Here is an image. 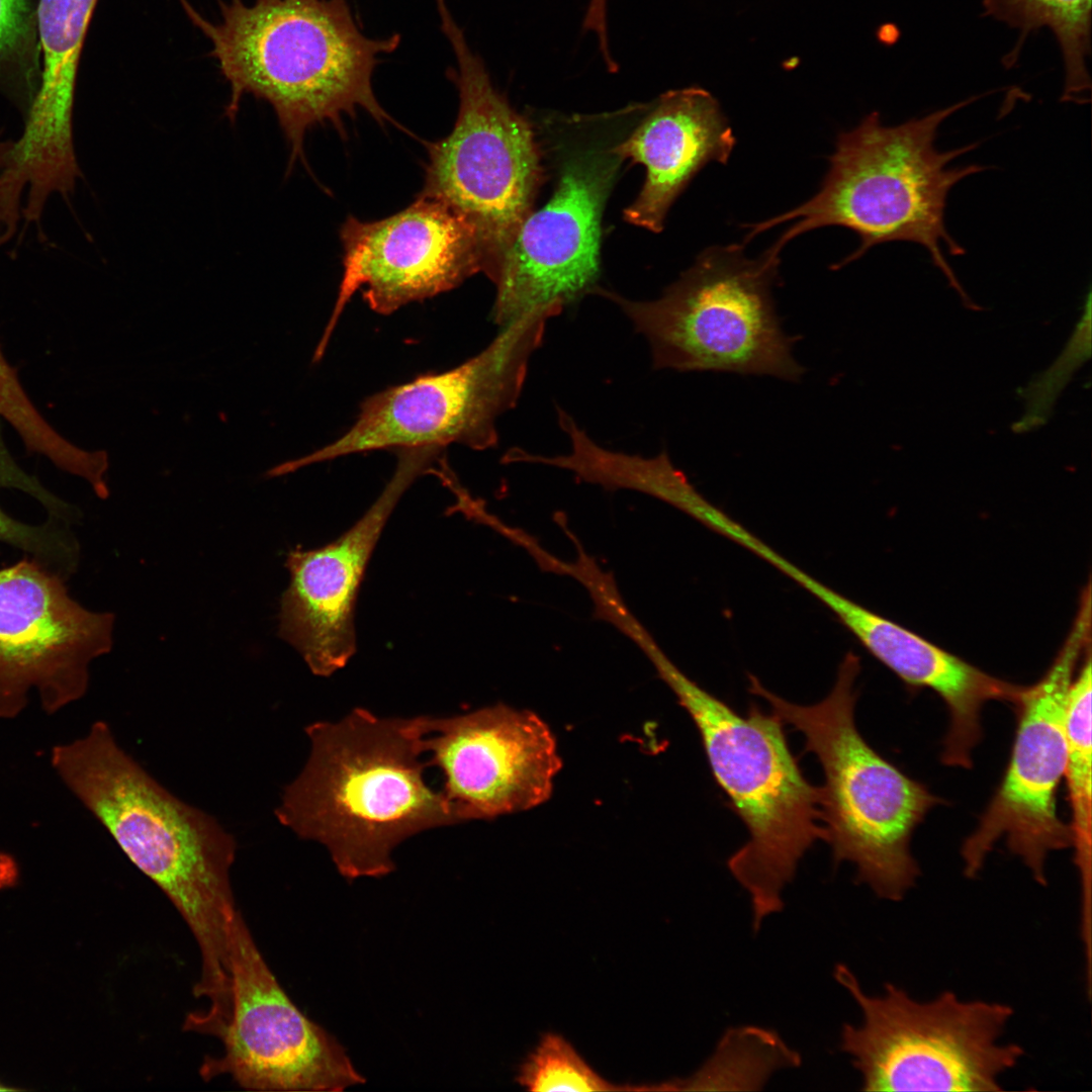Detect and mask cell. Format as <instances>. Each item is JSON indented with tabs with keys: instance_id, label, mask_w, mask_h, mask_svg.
Segmentation results:
<instances>
[{
	"instance_id": "obj_6",
	"label": "cell",
	"mask_w": 1092,
	"mask_h": 1092,
	"mask_svg": "<svg viewBox=\"0 0 1092 1092\" xmlns=\"http://www.w3.org/2000/svg\"><path fill=\"white\" fill-rule=\"evenodd\" d=\"M859 658L848 652L830 693L812 705L791 703L749 675L748 690L805 738L824 774L822 822L835 864L850 861L856 881L881 899L900 901L920 876L910 842L942 800L879 754L854 721Z\"/></svg>"
},
{
	"instance_id": "obj_13",
	"label": "cell",
	"mask_w": 1092,
	"mask_h": 1092,
	"mask_svg": "<svg viewBox=\"0 0 1092 1092\" xmlns=\"http://www.w3.org/2000/svg\"><path fill=\"white\" fill-rule=\"evenodd\" d=\"M66 580L29 556L0 569V720L32 691L49 715L80 700L90 663L112 647L114 615L83 607Z\"/></svg>"
},
{
	"instance_id": "obj_1",
	"label": "cell",
	"mask_w": 1092,
	"mask_h": 1092,
	"mask_svg": "<svg viewBox=\"0 0 1092 1092\" xmlns=\"http://www.w3.org/2000/svg\"><path fill=\"white\" fill-rule=\"evenodd\" d=\"M67 789L184 918L201 954L197 997L230 995L229 947L238 913L230 870L237 842L215 818L176 798L117 743L104 721L51 751Z\"/></svg>"
},
{
	"instance_id": "obj_20",
	"label": "cell",
	"mask_w": 1092,
	"mask_h": 1092,
	"mask_svg": "<svg viewBox=\"0 0 1092 1092\" xmlns=\"http://www.w3.org/2000/svg\"><path fill=\"white\" fill-rule=\"evenodd\" d=\"M839 621L905 684L941 698L949 715L941 761L971 768L974 748L983 737L984 705L1005 701L1014 706L1022 687L981 670L855 602Z\"/></svg>"
},
{
	"instance_id": "obj_10",
	"label": "cell",
	"mask_w": 1092,
	"mask_h": 1092,
	"mask_svg": "<svg viewBox=\"0 0 1092 1092\" xmlns=\"http://www.w3.org/2000/svg\"><path fill=\"white\" fill-rule=\"evenodd\" d=\"M557 308L534 310L502 328L481 352L450 370L421 375L364 400L354 424L310 454L273 467L275 476L342 456L382 449L497 444L496 421L518 402L532 354Z\"/></svg>"
},
{
	"instance_id": "obj_18",
	"label": "cell",
	"mask_w": 1092,
	"mask_h": 1092,
	"mask_svg": "<svg viewBox=\"0 0 1092 1092\" xmlns=\"http://www.w3.org/2000/svg\"><path fill=\"white\" fill-rule=\"evenodd\" d=\"M736 139L717 99L700 87L671 90L623 143L611 152L646 168L645 183L624 210L629 222L663 229L667 211L708 163L727 164Z\"/></svg>"
},
{
	"instance_id": "obj_7",
	"label": "cell",
	"mask_w": 1092,
	"mask_h": 1092,
	"mask_svg": "<svg viewBox=\"0 0 1092 1092\" xmlns=\"http://www.w3.org/2000/svg\"><path fill=\"white\" fill-rule=\"evenodd\" d=\"M780 255L745 256L744 245L714 246L661 297L635 301L596 288L616 303L647 340L653 367L679 372L768 375L798 381L805 372L793 356L776 311L771 287Z\"/></svg>"
},
{
	"instance_id": "obj_28",
	"label": "cell",
	"mask_w": 1092,
	"mask_h": 1092,
	"mask_svg": "<svg viewBox=\"0 0 1092 1092\" xmlns=\"http://www.w3.org/2000/svg\"><path fill=\"white\" fill-rule=\"evenodd\" d=\"M585 13L593 19L605 18L608 15V0H588Z\"/></svg>"
},
{
	"instance_id": "obj_5",
	"label": "cell",
	"mask_w": 1092,
	"mask_h": 1092,
	"mask_svg": "<svg viewBox=\"0 0 1092 1092\" xmlns=\"http://www.w3.org/2000/svg\"><path fill=\"white\" fill-rule=\"evenodd\" d=\"M643 651L694 721L713 776L747 828V842L727 866L749 896L758 931L784 908L782 892L805 852L826 841L821 787L803 775L774 713L751 705L742 716L689 678L656 642Z\"/></svg>"
},
{
	"instance_id": "obj_9",
	"label": "cell",
	"mask_w": 1092,
	"mask_h": 1092,
	"mask_svg": "<svg viewBox=\"0 0 1092 1092\" xmlns=\"http://www.w3.org/2000/svg\"><path fill=\"white\" fill-rule=\"evenodd\" d=\"M441 29L455 55L447 71L459 94L452 131L430 144L421 196L458 213L475 231L486 275L532 211L541 166L532 128L493 86L446 0H436Z\"/></svg>"
},
{
	"instance_id": "obj_8",
	"label": "cell",
	"mask_w": 1092,
	"mask_h": 1092,
	"mask_svg": "<svg viewBox=\"0 0 1092 1092\" xmlns=\"http://www.w3.org/2000/svg\"><path fill=\"white\" fill-rule=\"evenodd\" d=\"M833 974L861 1011L859 1024L842 1026L840 1046L863 1091H1000L1024 1055L1002 1041L1014 1013L1005 1003L946 990L921 1001L892 983L871 995L845 965Z\"/></svg>"
},
{
	"instance_id": "obj_2",
	"label": "cell",
	"mask_w": 1092,
	"mask_h": 1092,
	"mask_svg": "<svg viewBox=\"0 0 1092 1092\" xmlns=\"http://www.w3.org/2000/svg\"><path fill=\"white\" fill-rule=\"evenodd\" d=\"M426 718H380L357 708L305 728L309 757L275 815L300 838L324 844L347 880L386 876L399 843L460 823L441 790L425 781Z\"/></svg>"
},
{
	"instance_id": "obj_3",
	"label": "cell",
	"mask_w": 1092,
	"mask_h": 1092,
	"mask_svg": "<svg viewBox=\"0 0 1092 1092\" xmlns=\"http://www.w3.org/2000/svg\"><path fill=\"white\" fill-rule=\"evenodd\" d=\"M210 21L180 0L190 21L209 40L210 56L230 85L226 115L235 118L242 97L268 102L290 146V164L302 159L306 130L341 124L365 109L378 122L391 120L376 99L372 76L382 55L400 35L363 33L352 0H217Z\"/></svg>"
},
{
	"instance_id": "obj_22",
	"label": "cell",
	"mask_w": 1092,
	"mask_h": 1092,
	"mask_svg": "<svg viewBox=\"0 0 1092 1092\" xmlns=\"http://www.w3.org/2000/svg\"><path fill=\"white\" fill-rule=\"evenodd\" d=\"M984 15L1018 30L1017 41L1004 59L1013 67L1026 38L1042 27L1055 34L1065 67L1062 100L1084 102L1091 88L1087 60L1091 54V0H983Z\"/></svg>"
},
{
	"instance_id": "obj_29",
	"label": "cell",
	"mask_w": 1092,
	"mask_h": 1092,
	"mask_svg": "<svg viewBox=\"0 0 1092 1092\" xmlns=\"http://www.w3.org/2000/svg\"><path fill=\"white\" fill-rule=\"evenodd\" d=\"M14 1090H19V1089H17V1088L15 1089L13 1087L5 1086L3 1083L0 1082V1091H14Z\"/></svg>"
},
{
	"instance_id": "obj_16",
	"label": "cell",
	"mask_w": 1092,
	"mask_h": 1092,
	"mask_svg": "<svg viewBox=\"0 0 1092 1092\" xmlns=\"http://www.w3.org/2000/svg\"><path fill=\"white\" fill-rule=\"evenodd\" d=\"M424 751L460 823L536 808L552 795L562 761L549 726L504 704L467 714L427 716Z\"/></svg>"
},
{
	"instance_id": "obj_14",
	"label": "cell",
	"mask_w": 1092,
	"mask_h": 1092,
	"mask_svg": "<svg viewBox=\"0 0 1092 1092\" xmlns=\"http://www.w3.org/2000/svg\"><path fill=\"white\" fill-rule=\"evenodd\" d=\"M620 159L584 154L569 161L550 200L531 211L487 276L496 287L495 324L559 308L593 291L599 274L601 216Z\"/></svg>"
},
{
	"instance_id": "obj_11",
	"label": "cell",
	"mask_w": 1092,
	"mask_h": 1092,
	"mask_svg": "<svg viewBox=\"0 0 1092 1092\" xmlns=\"http://www.w3.org/2000/svg\"><path fill=\"white\" fill-rule=\"evenodd\" d=\"M1091 639V602L1082 600L1057 657L1032 686L1022 687L1014 705L1015 737L994 795L965 839L964 875L975 878L1002 837L1038 884L1046 885L1051 852L1070 848L1073 834L1057 812V793L1066 765L1065 709L1076 665Z\"/></svg>"
},
{
	"instance_id": "obj_17",
	"label": "cell",
	"mask_w": 1092,
	"mask_h": 1092,
	"mask_svg": "<svg viewBox=\"0 0 1092 1092\" xmlns=\"http://www.w3.org/2000/svg\"><path fill=\"white\" fill-rule=\"evenodd\" d=\"M442 449L399 450L394 473L367 512L337 540L289 551L290 581L280 602L278 634L312 673L329 676L356 651L354 609L360 583L381 532L403 492L431 472Z\"/></svg>"
},
{
	"instance_id": "obj_27",
	"label": "cell",
	"mask_w": 1092,
	"mask_h": 1092,
	"mask_svg": "<svg viewBox=\"0 0 1092 1092\" xmlns=\"http://www.w3.org/2000/svg\"><path fill=\"white\" fill-rule=\"evenodd\" d=\"M0 417L17 432L26 448L68 471L80 462L81 448L48 424L25 393L15 370L0 349Z\"/></svg>"
},
{
	"instance_id": "obj_12",
	"label": "cell",
	"mask_w": 1092,
	"mask_h": 1092,
	"mask_svg": "<svg viewBox=\"0 0 1092 1092\" xmlns=\"http://www.w3.org/2000/svg\"><path fill=\"white\" fill-rule=\"evenodd\" d=\"M231 1012L217 1035L223 1053L203 1078L226 1074L259 1091H343L365 1083L342 1045L283 991L238 911L229 947Z\"/></svg>"
},
{
	"instance_id": "obj_4",
	"label": "cell",
	"mask_w": 1092,
	"mask_h": 1092,
	"mask_svg": "<svg viewBox=\"0 0 1092 1092\" xmlns=\"http://www.w3.org/2000/svg\"><path fill=\"white\" fill-rule=\"evenodd\" d=\"M979 97L972 96L894 126L883 124L880 114L871 112L854 128L837 136L817 193L794 209L746 226L749 232L745 242L795 220L770 247L780 254L791 240L812 230L846 228L859 237L860 244L836 265L839 268L880 244H918L950 285L966 297L943 255L944 248L951 256L966 253L947 231L945 209L951 188L986 167L950 166L951 161L975 150L978 143L940 151L935 141L942 122Z\"/></svg>"
},
{
	"instance_id": "obj_24",
	"label": "cell",
	"mask_w": 1092,
	"mask_h": 1092,
	"mask_svg": "<svg viewBox=\"0 0 1092 1092\" xmlns=\"http://www.w3.org/2000/svg\"><path fill=\"white\" fill-rule=\"evenodd\" d=\"M0 486H13L36 499L46 489L19 470L0 463ZM0 542L8 544L36 559L50 569L69 578L77 569L79 543L64 523L50 520L43 525H28L7 515L0 508Z\"/></svg>"
},
{
	"instance_id": "obj_23",
	"label": "cell",
	"mask_w": 1092,
	"mask_h": 1092,
	"mask_svg": "<svg viewBox=\"0 0 1092 1092\" xmlns=\"http://www.w3.org/2000/svg\"><path fill=\"white\" fill-rule=\"evenodd\" d=\"M801 1062L800 1054L776 1031L753 1025L732 1027L697 1072L664 1082L665 1091H756L777 1071L799 1067Z\"/></svg>"
},
{
	"instance_id": "obj_19",
	"label": "cell",
	"mask_w": 1092,
	"mask_h": 1092,
	"mask_svg": "<svg viewBox=\"0 0 1092 1092\" xmlns=\"http://www.w3.org/2000/svg\"><path fill=\"white\" fill-rule=\"evenodd\" d=\"M98 0H38L40 77L22 134L2 146L7 166L34 183L68 182L80 170L72 132L76 78Z\"/></svg>"
},
{
	"instance_id": "obj_26",
	"label": "cell",
	"mask_w": 1092,
	"mask_h": 1092,
	"mask_svg": "<svg viewBox=\"0 0 1092 1092\" xmlns=\"http://www.w3.org/2000/svg\"><path fill=\"white\" fill-rule=\"evenodd\" d=\"M518 1083L529 1091L656 1090V1085L622 1086L603 1078L560 1034H544L520 1066Z\"/></svg>"
},
{
	"instance_id": "obj_21",
	"label": "cell",
	"mask_w": 1092,
	"mask_h": 1092,
	"mask_svg": "<svg viewBox=\"0 0 1092 1092\" xmlns=\"http://www.w3.org/2000/svg\"><path fill=\"white\" fill-rule=\"evenodd\" d=\"M1091 651L1073 677L1065 709L1066 779L1071 809L1074 861L1081 882L1080 932L1091 935V849H1092V736H1091Z\"/></svg>"
},
{
	"instance_id": "obj_25",
	"label": "cell",
	"mask_w": 1092,
	"mask_h": 1092,
	"mask_svg": "<svg viewBox=\"0 0 1092 1092\" xmlns=\"http://www.w3.org/2000/svg\"><path fill=\"white\" fill-rule=\"evenodd\" d=\"M38 0H0V89L28 109L39 84Z\"/></svg>"
},
{
	"instance_id": "obj_15",
	"label": "cell",
	"mask_w": 1092,
	"mask_h": 1092,
	"mask_svg": "<svg viewBox=\"0 0 1092 1092\" xmlns=\"http://www.w3.org/2000/svg\"><path fill=\"white\" fill-rule=\"evenodd\" d=\"M341 241L343 277L313 361L324 355L345 306L358 290L372 310L389 314L454 289L482 271L473 228L447 205L421 195L380 220L349 217L342 225Z\"/></svg>"
}]
</instances>
